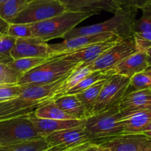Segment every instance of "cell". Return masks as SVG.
Here are the masks:
<instances>
[{"instance_id": "cell-1", "label": "cell", "mask_w": 151, "mask_h": 151, "mask_svg": "<svg viewBox=\"0 0 151 151\" xmlns=\"http://www.w3.org/2000/svg\"><path fill=\"white\" fill-rule=\"evenodd\" d=\"M67 77L46 85L22 86L23 90L18 97L0 103V121L28 116L34 113L40 106L52 100L55 94Z\"/></svg>"}, {"instance_id": "cell-2", "label": "cell", "mask_w": 151, "mask_h": 151, "mask_svg": "<svg viewBox=\"0 0 151 151\" xmlns=\"http://www.w3.org/2000/svg\"><path fill=\"white\" fill-rule=\"evenodd\" d=\"M137 10L135 7L123 5L114 13V16L109 20L101 23L88 25L82 27H75L66 34L64 40L81 35H90L95 34L109 33L114 34L121 39L133 36V25L136 21Z\"/></svg>"}, {"instance_id": "cell-3", "label": "cell", "mask_w": 151, "mask_h": 151, "mask_svg": "<svg viewBox=\"0 0 151 151\" xmlns=\"http://www.w3.org/2000/svg\"><path fill=\"white\" fill-rule=\"evenodd\" d=\"M80 63L51 56L47 62L24 74L17 82L19 86L50 84L70 75Z\"/></svg>"}, {"instance_id": "cell-4", "label": "cell", "mask_w": 151, "mask_h": 151, "mask_svg": "<svg viewBox=\"0 0 151 151\" xmlns=\"http://www.w3.org/2000/svg\"><path fill=\"white\" fill-rule=\"evenodd\" d=\"M94 15V13L66 11L47 20L30 24L32 36L45 42L63 38L77 25Z\"/></svg>"}, {"instance_id": "cell-5", "label": "cell", "mask_w": 151, "mask_h": 151, "mask_svg": "<svg viewBox=\"0 0 151 151\" xmlns=\"http://www.w3.org/2000/svg\"><path fill=\"white\" fill-rule=\"evenodd\" d=\"M121 118L119 105L88 116L86 121L84 130L91 139V142L123 134Z\"/></svg>"}, {"instance_id": "cell-6", "label": "cell", "mask_w": 151, "mask_h": 151, "mask_svg": "<svg viewBox=\"0 0 151 151\" xmlns=\"http://www.w3.org/2000/svg\"><path fill=\"white\" fill-rule=\"evenodd\" d=\"M44 139L28 116L0 121V142L2 145Z\"/></svg>"}, {"instance_id": "cell-7", "label": "cell", "mask_w": 151, "mask_h": 151, "mask_svg": "<svg viewBox=\"0 0 151 151\" xmlns=\"http://www.w3.org/2000/svg\"><path fill=\"white\" fill-rule=\"evenodd\" d=\"M66 11L64 5L58 0H32L10 23L28 24L38 23Z\"/></svg>"}, {"instance_id": "cell-8", "label": "cell", "mask_w": 151, "mask_h": 151, "mask_svg": "<svg viewBox=\"0 0 151 151\" xmlns=\"http://www.w3.org/2000/svg\"><path fill=\"white\" fill-rule=\"evenodd\" d=\"M130 79L131 78L117 74H114L109 78L99 94L93 114L118 106L125 95Z\"/></svg>"}, {"instance_id": "cell-9", "label": "cell", "mask_w": 151, "mask_h": 151, "mask_svg": "<svg viewBox=\"0 0 151 151\" xmlns=\"http://www.w3.org/2000/svg\"><path fill=\"white\" fill-rule=\"evenodd\" d=\"M137 52L134 37L121 39L88 66L92 72L111 71L122 60Z\"/></svg>"}, {"instance_id": "cell-10", "label": "cell", "mask_w": 151, "mask_h": 151, "mask_svg": "<svg viewBox=\"0 0 151 151\" xmlns=\"http://www.w3.org/2000/svg\"><path fill=\"white\" fill-rule=\"evenodd\" d=\"M102 151H151V139L142 134H121L93 142Z\"/></svg>"}, {"instance_id": "cell-11", "label": "cell", "mask_w": 151, "mask_h": 151, "mask_svg": "<svg viewBox=\"0 0 151 151\" xmlns=\"http://www.w3.org/2000/svg\"><path fill=\"white\" fill-rule=\"evenodd\" d=\"M119 40H121V38L116 36L107 41L91 44V45L70 52L55 55L52 56L61 58L64 60H69L73 63H81L83 66H89L93 62L95 61L101 55H103L106 50H109L110 47H113Z\"/></svg>"}, {"instance_id": "cell-12", "label": "cell", "mask_w": 151, "mask_h": 151, "mask_svg": "<svg viewBox=\"0 0 151 151\" xmlns=\"http://www.w3.org/2000/svg\"><path fill=\"white\" fill-rule=\"evenodd\" d=\"M52 56V50L47 42L35 38H17L10 51L13 60L24 58H49Z\"/></svg>"}, {"instance_id": "cell-13", "label": "cell", "mask_w": 151, "mask_h": 151, "mask_svg": "<svg viewBox=\"0 0 151 151\" xmlns=\"http://www.w3.org/2000/svg\"><path fill=\"white\" fill-rule=\"evenodd\" d=\"M69 12L94 13L96 15L106 11L115 13L122 5L119 0H61Z\"/></svg>"}, {"instance_id": "cell-14", "label": "cell", "mask_w": 151, "mask_h": 151, "mask_svg": "<svg viewBox=\"0 0 151 151\" xmlns=\"http://www.w3.org/2000/svg\"><path fill=\"white\" fill-rule=\"evenodd\" d=\"M44 139L50 147L63 146L69 148L91 142V139L86 133L84 128H70L56 131L46 135Z\"/></svg>"}, {"instance_id": "cell-15", "label": "cell", "mask_w": 151, "mask_h": 151, "mask_svg": "<svg viewBox=\"0 0 151 151\" xmlns=\"http://www.w3.org/2000/svg\"><path fill=\"white\" fill-rule=\"evenodd\" d=\"M116 36L117 35L114 34L105 32V33L95 34V35H81V36L64 40L62 42L58 43V44H50V49L52 50V56L55 55L70 52L79 50L91 44L107 41Z\"/></svg>"}, {"instance_id": "cell-16", "label": "cell", "mask_w": 151, "mask_h": 151, "mask_svg": "<svg viewBox=\"0 0 151 151\" xmlns=\"http://www.w3.org/2000/svg\"><path fill=\"white\" fill-rule=\"evenodd\" d=\"M122 117L151 109V89L125 94L119 104Z\"/></svg>"}, {"instance_id": "cell-17", "label": "cell", "mask_w": 151, "mask_h": 151, "mask_svg": "<svg viewBox=\"0 0 151 151\" xmlns=\"http://www.w3.org/2000/svg\"><path fill=\"white\" fill-rule=\"evenodd\" d=\"M37 131L44 137L47 134L70 128H84L86 119H49L35 116L34 113L28 116Z\"/></svg>"}, {"instance_id": "cell-18", "label": "cell", "mask_w": 151, "mask_h": 151, "mask_svg": "<svg viewBox=\"0 0 151 151\" xmlns=\"http://www.w3.org/2000/svg\"><path fill=\"white\" fill-rule=\"evenodd\" d=\"M147 66L146 53L137 52L118 63L113 71L114 74L131 78L136 74L144 72Z\"/></svg>"}, {"instance_id": "cell-19", "label": "cell", "mask_w": 151, "mask_h": 151, "mask_svg": "<svg viewBox=\"0 0 151 151\" xmlns=\"http://www.w3.org/2000/svg\"><path fill=\"white\" fill-rule=\"evenodd\" d=\"M123 134H141L151 122V109L137 112L120 119Z\"/></svg>"}, {"instance_id": "cell-20", "label": "cell", "mask_w": 151, "mask_h": 151, "mask_svg": "<svg viewBox=\"0 0 151 151\" xmlns=\"http://www.w3.org/2000/svg\"><path fill=\"white\" fill-rule=\"evenodd\" d=\"M54 102L63 111L74 119H86L90 116L76 95H63L54 100Z\"/></svg>"}, {"instance_id": "cell-21", "label": "cell", "mask_w": 151, "mask_h": 151, "mask_svg": "<svg viewBox=\"0 0 151 151\" xmlns=\"http://www.w3.org/2000/svg\"><path fill=\"white\" fill-rule=\"evenodd\" d=\"M91 72L92 71L88 68V66H83V64L80 63L77 66L76 69L64 80L63 83L60 85V86L59 87L58 91L55 94L52 100L63 96L65 92L76 86L78 83L81 82L83 78L90 75Z\"/></svg>"}, {"instance_id": "cell-22", "label": "cell", "mask_w": 151, "mask_h": 151, "mask_svg": "<svg viewBox=\"0 0 151 151\" xmlns=\"http://www.w3.org/2000/svg\"><path fill=\"white\" fill-rule=\"evenodd\" d=\"M113 75H114V72L113 70L108 71V72L94 71L90 75L86 77L85 78H83L76 86H75L72 88L68 90L66 92H65L63 95H71V94L75 95V94H79V93L85 91L86 89L88 88L91 86L95 84L96 83L99 82V81H103V80H108Z\"/></svg>"}, {"instance_id": "cell-23", "label": "cell", "mask_w": 151, "mask_h": 151, "mask_svg": "<svg viewBox=\"0 0 151 151\" xmlns=\"http://www.w3.org/2000/svg\"><path fill=\"white\" fill-rule=\"evenodd\" d=\"M106 81L107 80L99 81L88 88L86 89L85 91L78 94H75L90 116L93 114V110H94L97 97H98L102 88L106 83Z\"/></svg>"}, {"instance_id": "cell-24", "label": "cell", "mask_w": 151, "mask_h": 151, "mask_svg": "<svg viewBox=\"0 0 151 151\" xmlns=\"http://www.w3.org/2000/svg\"><path fill=\"white\" fill-rule=\"evenodd\" d=\"M32 0H7L0 3V17L10 24Z\"/></svg>"}, {"instance_id": "cell-25", "label": "cell", "mask_w": 151, "mask_h": 151, "mask_svg": "<svg viewBox=\"0 0 151 151\" xmlns=\"http://www.w3.org/2000/svg\"><path fill=\"white\" fill-rule=\"evenodd\" d=\"M35 116L42 119H75L69 115L66 114L58 106H56L54 100H50L47 103L40 106L34 112Z\"/></svg>"}, {"instance_id": "cell-26", "label": "cell", "mask_w": 151, "mask_h": 151, "mask_svg": "<svg viewBox=\"0 0 151 151\" xmlns=\"http://www.w3.org/2000/svg\"><path fill=\"white\" fill-rule=\"evenodd\" d=\"M50 58H24L13 60L7 64V66L16 73L19 74L20 76H22L24 74L29 72L31 69L47 62L49 60Z\"/></svg>"}, {"instance_id": "cell-27", "label": "cell", "mask_w": 151, "mask_h": 151, "mask_svg": "<svg viewBox=\"0 0 151 151\" xmlns=\"http://www.w3.org/2000/svg\"><path fill=\"white\" fill-rule=\"evenodd\" d=\"M50 147L44 139L0 146V151H44Z\"/></svg>"}, {"instance_id": "cell-28", "label": "cell", "mask_w": 151, "mask_h": 151, "mask_svg": "<svg viewBox=\"0 0 151 151\" xmlns=\"http://www.w3.org/2000/svg\"><path fill=\"white\" fill-rule=\"evenodd\" d=\"M147 89H151V79L144 72H142L131 77L125 94Z\"/></svg>"}, {"instance_id": "cell-29", "label": "cell", "mask_w": 151, "mask_h": 151, "mask_svg": "<svg viewBox=\"0 0 151 151\" xmlns=\"http://www.w3.org/2000/svg\"><path fill=\"white\" fill-rule=\"evenodd\" d=\"M139 10L142 14L134 22L133 32H151V4L144 6Z\"/></svg>"}, {"instance_id": "cell-30", "label": "cell", "mask_w": 151, "mask_h": 151, "mask_svg": "<svg viewBox=\"0 0 151 151\" xmlns=\"http://www.w3.org/2000/svg\"><path fill=\"white\" fill-rule=\"evenodd\" d=\"M7 35L16 39L33 37L31 25L28 24H9Z\"/></svg>"}, {"instance_id": "cell-31", "label": "cell", "mask_w": 151, "mask_h": 151, "mask_svg": "<svg viewBox=\"0 0 151 151\" xmlns=\"http://www.w3.org/2000/svg\"><path fill=\"white\" fill-rule=\"evenodd\" d=\"M22 90H23V86L17 84L0 85V103L18 97L21 94Z\"/></svg>"}, {"instance_id": "cell-32", "label": "cell", "mask_w": 151, "mask_h": 151, "mask_svg": "<svg viewBox=\"0 0 151 151\" xmlns=\"http://www.w3.org/2000/svg\"><path fill=\"white\" fill-rule=\"evenodd\" d=\"M20 75L10 69L7 64L0 63V85L17 84Z\"/></svg>"}, {"instance_id": "cell-33", "label": "cell", "mask_w": 151, "mask_h": 151, "mask_svg": "<svg viewBox=\"0 0 151 151\" xmlns=\"http://www.w3.org/2000/svg\"><path fill=\"white\" fill-rule=\"evenodd\" d=\"M133 37L137 52H145L151 47V32H134Z\"/></svg>"}, {"instance_id": "cell-34", "label": "cell", "mask_w": 151, "mask_h": 151, "mask_svg": "<svg viewBox=\"0 0 151 151\" xmlns=\"http://www.w3.org/2000/svg\"><path fill=\"white\" fill-rule=\"evenodd\" d=\"M16 38L7 35V34L0 33V58L12 59L10 51L16 42Z\"/></svg>"}, {"instance_id": "cell-35", "label": "cell", "mask_w": 151, "mask_h": 151, "mask_svg": "<svg viewBox=\"0 0 151 151\" xmlns=\"http://www.w3.org/2000/svg\"><path fill=\"white\" fill-rule=\"evenodd\" d=\"M100 149L97 145L92 144L91 142L86 143L81 145L74 147L72 151H100Z\"/></svg>"}, {"instance_id": "cell-36", "label": "cell", "mask_w": 151, "mask_h": 151, "mask_svg": "<svg viewBox=\"0 0 151 151\" xmlns=\"http://www.w3.org/2000/svg\"><path fill=\"white\" fill-rule=\"evenodd\" d=\"M149 4H151V0H127L125 3V5L133 6L138 10Z\"/></svg>"}, {"instance_id": "cell-37", "label": "cell", "mask_w": 151, "mask_h": 151, "mask_svg": "<svg viewBox=\"0 0 151 151\" xmlns=\"http://www.w3.org/2000/svg\"><path fill=\"white\" fill-rule=\"evenodd\" d=\"M9 23L1 19L0 17V33L1 34H7V28H8Z\"/></svg>"}, {"instance_id": "cell-38", "label": "cell", "mask_w": 151, "mask_h": 151, "mask_svg": "<svg viewBox=\"0 0 151 151\" xmlns=\"http://www.w3.org/2000/svg\"><path fill=\"white\" fill-rule=\"evenodd\" d=\"M73 148H69V147H63V146H54V147H49L48 149L44 151H72Z\"/></svg>"}, {"instance_id": "cell-39", "label": "cell", "mask_w": 151, "mask_h": 151, "mask_svg": "<svg viewBox=\"0 0 151 151\" xmlns=\"http://www.w3.org/2000/svg\"><path fill=\"white\" fill-rule=\"evenodd\" d=\"M141 134H143V135H145V137H148L149 139H151V122L148 125H147V127H146L145 128L144 130H143Z\"/></svg>"}, {"instance_id": "cell-40", "label": "cell", "mask_w": 151, "mask_h": 151, "mask_svg": "<svg viewBox=\"0 0 151 151\" xmlns=\"http://www.w3.org/2000/svg\"><path fill=\"white\" fill-rule=\"evenodd\" d=\"M145 53L146 57H147V64H148V66H151V47L145 52Z\"/></svg>"}, {"instance_id": "cell-41", "label": "cell", "mask_w": 151, "mask_h": 151, "mask_svg": "<svg viewBox=\"0 0 151 151\" xmlns=\"http://www.w3.org/2000/svg\"><path fill=\"white\" fill-rule=\"evenodd\" d=\"M144 72L146 74V75H148L151 79V66H147V67L145 69V70L144 71Z\"/></svg>"}, {"instance_id": "cell-42", "label": "cell", "mask_w": 151, "mask_h": 151, "mask_svg": "<svg viewBox=\"0 0 151 151\" xmlns=\"http://www.w3.org/2000/svg\"><path fill=\"white\" fill-rule=\"evenodd\" d=\"M126 1H127V0H122V1H121V2H122V4H123V5H125V3H126Z\"/></svg>"}, {"instance_id": "cell-43", "label": "cell", "mask_w": 151, "mask_h": 151, "mask_svg": "<svg viewBox=\"0 0 151 151\" xmlns=\"http://www.w3.org/2000/svg\"><path fill=\"white\" fill-rule=\"evenodd\" d=\"M7 1V0H0V3L2 2V1Z\"/></svg>"}, {"instance_id": "cell-44", "label": "cell", "mask_w": 151, "mask_h": 151, "mask_svg": "<svg viewBox=\"0 0 151 151\" xmlns=\"http://www.w3.org/2000/svg\"><path fill=\"white\" fill-rule=\"evenodd\" d=\"M0 146H1V142H0Z\"/></svg>"}, {"instance_id": "cell-45", "label": "cell", "mask_w": 151, "mask_h": 151, "mask_svg": "<svg viewBox=\"0 0 151 151\" xmlns=\"http://www.w3.org/2000/svg\"><path fill=\"white\" fill-rule=\"evenodd\" d=\"M58 1H61V0H58Z\"/></svg>"}, {"instance_id": "cell-46", "label": "cell", "mask_w": 151, "mask_h": 151, "mask_svg": "<svg viewBox=\"0 0 151 151\" xmlns=\"http://www.w3.org/2000/svg\"><path fill=\"white\" fill-rule=\"evenodd\" d=\"M119 1H122V0H119ZM121 3H122V2H121Z\"/></svg>"}, {"instance_id": "cell-47", "label": "cell", "mask_w": 151, "mask_h": 151, "mask_svg": "<svg viewBox=\"0 0 151 151\" xmlns=\"http://www.w3.org/2000/svg\"><path fill=\"white\" fill-rule=\"evenodd\" d=\"M100 151H102V150H100Z\"/></svg>"}]
</instances>
